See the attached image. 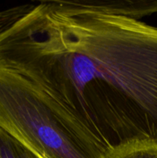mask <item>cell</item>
Masks as SVG:
<instances>
[{
  "instance_id": "2",
  "label": "cell",
  "mask_w": 157,
  "mask_h": 158,
  "mask_svg": "<svg viewBox=\"0 0 157 158\" xmlns=\"http://www.w3.org/2000/svg\"><path fill=\"white\" fill-rule=\"evenodd\" d=\"M0 128L38 158H95L42 100L33 85L1 60Z\"/></svg>"
},
{
  "instance_id": "3",
  "label": "cell",
  "mask_w": 157,
  "mask_h": 158,
  "mask_svg": "<svg viewBox=\"0 0 157 158\" xmlns=\"http://www.w3.org/2000/svg\"><path fill=\"white\" fill-rule=\"evenodd\" d=\"M103 158H157V143L129 142L109 150Z\"/></svg>"
},
{
  "instance_id": "4",
  "label": "cell",
  "mask_w": 157,
  "mask_h": 158,
  "mask_svg": "<svg viewBox=\"0 0 157 158\" xmlns=\"http://www.w3.org/2000/svg\"><path fill=\"white\" fill-rule=\"evenodd\" d=\"M0 158H38L0 128Z\"/></svg>"
},
{
  "instance_id": "1",
  "label": "cell",
  "mask_w": 157,
  "mask_h": 158,
  "mask_svg": "<svg viewBox=\"0 0 157 158\" xmlns=\"http://www.w3.org/2000/svg\"><path fill=\"white\" fill-rule=\"evenodd\" d=\"M0 60L93 157L157 143V27L72 1L20 5L0 12Z\"/></svg>"
}]
</instances>
